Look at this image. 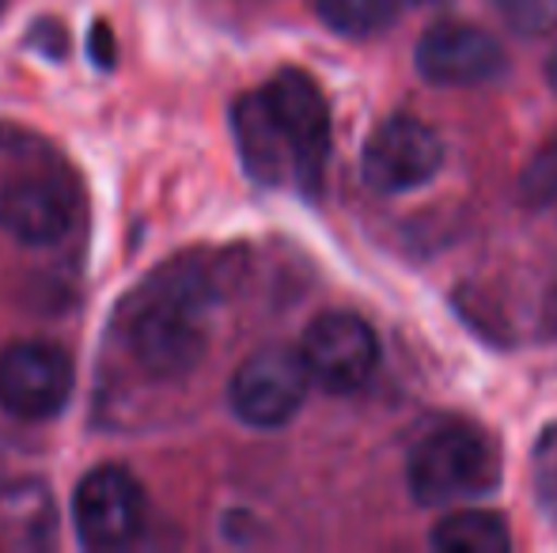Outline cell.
Instances as JSON below:
<instances>
[{"label":"cell","instance_id":"obj_11","mask_svg":"<svg viewBox=\"0 0 557 553\" xmlns=\"http://www.w3.org/2000/svg\"><path fill=\"white\" fill-rule=\"evenodd\" d=\"M232 129L235 144H239L243 167L255 183L262 186H281L288 178H296V160L293 148H288L285 134H281L277 118H273L270 103H265L262 91H250L239 96L232 111Z\"/></svg>","mask_w":557,"mask_h":553},{"label":"cell","instance_id":"obj_9","mask_svg":"<svg viewBox=\"0 0 557 553\" xmlns=\"http://www.w3.org/2000/svg\"><path fill=\"white\" fill-rule=\"evenodd\" d=\"M418 73L436 88H474L505 73V46L474 23H436L418 42Z\"/></svg>","mask_w":557,"mask_h":553},{"label":"cell","instance_id":"obj_4","mask_svg":"<svg viewBox=\"0 0 557 553\" xmlns=\"http://www.w3.org/2000/svg\"><path fill=\"white\" fill-rule=\"evenodd\" d=\"M300 361L311 384L331 394H352L372 379L380 364L375 330L352 311H326L304 330Z\"/></svg>","mask_w":557,"mask_h":553},{"label":"cell","instance_id":"obj_7","mask_svg":"<svg viewBox=\"0 0 557 553\" xmlns=\"http://www.w3.org/2000/svg\"><path fill=\"white\" fill-rule=\"evenodd\" d=\"M444 167V144L425 122L410 114L380 122L364 144V183L375 193H410L418 186L433 183Z\"/></svg>","mask_w":557,"mask_h":553},{"label":"cell","instance_id":"obj_17","mask_svg":"<svg viewBox=\"0 0 557 553\" xmlns=\"http://www.w3.org/2000/svg\"><path fill=\"white\" fill-rule=\"evenodd\" d=\"M550 88L557 91V53H554V58H550Z\"/></svg>","mask_w":557,"mask_h":553},{"label":"cell","instance_id":"obj_13","mask_svg":"<svg viewBox=\"0 0 557 553\" xmlns=\"http://www.w3.org/2000/svg\"><path fill=\"white\" fill-rule=\"evenodd\" d=\"M319 20L345 38H372L395 23L403 0H315Z\"/></svg>","mask_w":557,"mask_h":553},{"label":"cell","instance_id":"obj_15","mask_svg":"<svg viewBox=\"0 0 557 553\" xmlns=\"http://www.w3.org/2000/svg\"><path fill=\"white\" fill-rule=\"evenodd\" d=\"M91 58H96L99 68H111L114 65V38L107 23H96L91 27Z\"/></svg>","mask_w":557,"mask_h":553},{"label":"cell","instance_id":"obj_18","mask_svg":"<svg viewBox=\"0 0 557 553\" xmlns=\"http://www.w3.org/2000/svg\"><path fill=\"white\" fill-rule=\"evenodd\" d=\"M410 4H418V8H436V4H444V0H410Z\"/></svg>","mask_w":557,"mask_h":553},{"label":"cell","instance_id":"obj_3","mask_svg":"<svg viewBox=\"0 0 557 553\" xmlns=\"http://www.w3.org/2000/svg\"><path fill=\"white\" fill-rule=\"evenodd\" d=\"M308 387L311 376L300 361V349L265 345L235 368L232 387H227V402H232L235 417L243 425L281 428L304 410Z\"/></svg>","mask_w":557,"mask_h":553},{"label":"cell","instance_id":"obj_12","mask_svg":"<svg viewBox=\"0 0 557 553\" xmlns=\"http://www.w3.org/2000/svg\"><path fill=\"white\" fill-rule=\"evenodd\" d=\"M433 546L444 553H508V519L482 508H455L433 527Z\"/></svg>","mask_w":557,"mask_h":553},{"label":"cell","instance_id":"obj_8","mask_svg":"<svg viewBox=\"0 0 557 553\" xmlns=\"http://www.w3.org/2000/svg\"><path fill=\"white\" fill-rule=\"evenodd\" d=\"M73 524L88 550H122L145 527V489L125 466H96L73 493Z\"/></svg>","mask_w":557,"mask_h":553},{"label":"cell","instance_id":"obj_10","mask_svg":"<svg viewBox=\"0 0 557 553\" xmlns=\"http://www.w3.org/2000/svg\"><path fill=\"white\" fill-rule=\"evenodd\" d=\"M76 201L61 178L20 175L0 186V231L23 247H53L73 231Z\"/></svg>","mask_w":557,"mask_h":553},{"label":"cell","instance_id":"obj_1","mask_svg":"<svg viewBox=\"0 0 557 553\" xmlns=\"http://www.w3.org/2000/svg\"><path fill=\"white\" fill-rule=\"evenodd\" d=\"M216 300L213 269L175 259L152 274L129 307V349L156 379H183L206 356V315Z\"/></svg>","mask_w":557,"mask_h":553},{"label":"cell","instance_id":"obj_2","mask_svg":"<svg viewBox=\"0 0 557 553\" xmlns=\"http://www.w3.org/2000/svg\"><path fill=\"white\" fill-rule=\"evenodd\" d=\"M406 481L425 508L478 501L500 486V451L482 428L441 425L413 443Z\"/></svg>","mask_w":557,"mask_h":553},{"label":"cell","instance_id":"obj_14","mask_svg":"<svg viewBox=\"0 0 557 553\" xmlns=\"http://www.w3.org/2000/svg\"><path fill=\"white\" fill-rule=\"evenodd\" d=\"M520 193L528 205H557V134L523 167Z\"/></svg>","mask_w":557,"mask_h":553},{"label":"cell","instance_id":"obj_16","mask_svg":"<svg viewBox=\"0 0 557 553\" xmlns=\"http://www.w3.org/2000/svg\"><path fill=\"white\" fill-rule=\"evenodd\" d=\"M543 470H546V489H550V493H557V455L546 458Z\"/></svg>","mask_w":557,"mask_h":553},{"label":"cell","instance_id":"obj_6","mask_svg":"<svg viewBox=\"0 0 557 553\" xmlns=\"http://www.w3.org/2000/svg\"><path fill=\"white\" fill-rule=\"evenodd\" d=\"M73 394V361L50 341H15L0 353V410L20 420L61 414Z\"/></svg>","mask_w":557,"mask_h":553},{"label":"cell","instance_id":"obj_19","mask_svg":"<svg viewBox=\"0 0 557 553\" xmlns=\"http://www.w3.org/2000/svg\"><path fill=\"white\" fill-rule=\"evenodd\" d=\"M0 4H4V0H0Z\"/></svg>","mask_w":557,"mask_h":553},{"label":"cell","instance_id":"obj_5","mask_svg":"<svg viewBox=\"0 0 557 553\" xmlns=\"http://www.w3.org/2000/svg\"><path fill=\"white\" fill-rule=\"evenodd\" d=\"M262 96L270 103L288 148H293L296 183L304 190H319L326 171V155H331V106H326V96L300 68L277 73L262 88Z\"/></svg>","mask_w":557,"mask_h":553}]
</instances>
